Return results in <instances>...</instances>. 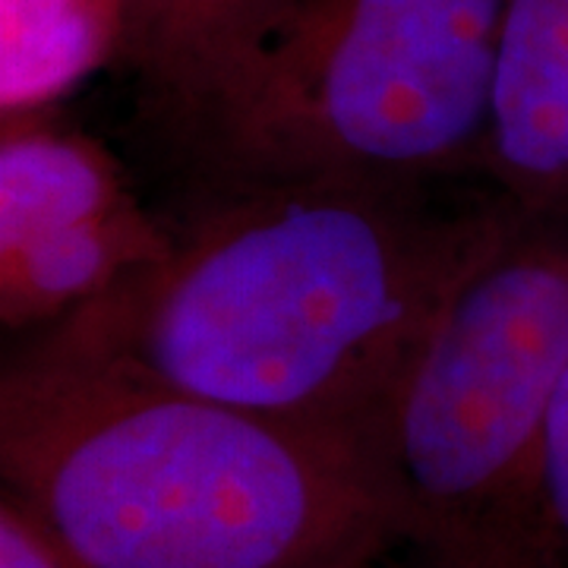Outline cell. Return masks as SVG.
I'll list each match as a JSON object with an SVG mask.
<instances>
[{
	"instance_id": "9c48e42d",
	"label": "cell",
	"mask_w": 568,
	"mask_h": 568,
	"mask_svg": "<svg viewBox=\"0 0 568 568\" xmlns=\"http://www.w3.org/2000/svg\"><path fill=\"white\" fill-rule=\"evenodd\" d=\"M123 29L114 0H0L3 118L58 99L123 41Z\"/></svg>"
},
{
	"instance_id": "277c9868",
	"label": "cell",
	"mask_w": 568,
	"mask_h": 568,
	"mask_svg": "<svg viewBox=\"0 0 568 568\" xmlns=\"http://www.w3.org/2000/svg\"><path fill=\"white\" fill-rule=\"evenodd\" d=\"M566 366L568 253L521 231L452 301L388 417L402 568H568L544 489Z\"/></svg>"
},
{
	"instance_id": "5b68a950",
	"label": "cell",
	"mask_w": 568,
	"mask_h": 568,
	"mask_svg": "<svg viewBox=\"0 0 568 568\" xmlns=\"http://www.w3.org/2000/svg\"><path fill=\"white\" fill-rule=\"evenodd\" d=\"M487 164L534 215L568 200V0H506Z\"/></svg>"
},
{
	"instance_id": "30bf717a",
	"label": "cell",
	"mask_w": 568,
	"mask_h": 568,
	"mask_svg": "<svg viewBox=\"0 0 568 568\" xmlns=\"http://www.w3.org/2000/svg\"><path fill=\"white\" fill-rule=\"evenodd\" d=\"M0 568H80L26 508L0 496Z\"/></svg>"
},
{
	"instance_id": "8992f818",
	"label": "cell",
	"mask_w": 568,
	"mask_h": 568,
	"mask_svg": "<svg viewBox=\"0 0 568 568\" xmlns=\"http://www.w3.org/2000/svg\"><path fill=\"white\" fill-rule=\"evenodd\" d=\"M291 0H130L123 44L174 118L256 58Z\"/></svg>"
},
{
	"instance_id": "3957f363",
	"label": "cell",
	"mask_w": 568,
	"mask_h": 568,
	"mask_svg": "<svg viewBox=\"0 0 568 568\" xmlns=\"http://www.w3.org/2000/svg\"><path fill=\"white\" fill-rule=\"evenodd\" d=\"M506 0H291L178 118L222 183L443 181L487 162Z\"/></svg>"
},
{
	"instance_id": "52a82bcc",
	"label": "cell",
	"mask_w": 568,
	"mask_h": 568,
	"mask_svg": "<svg viewBox=\"0 0 568 568\" xmlns=\"http://www.w3.org/2000/svg\"><path fill=\"white\" fill-rule=\"evenodd\" d=\"M136 203L99 142L7 114L0 142V250Z\"/></svg>"
},
{
	"instance_id": "7a4b0ae2",
	"label": "cell",
	"mask_w": 568,
	"mask_h": 568,
	"mask_svg": "<svg viewBox=\"0 0 568 568\" xmlns=\"http://www.w3.org/2000/svg\"><path fill=\"white\" fill-rule=\"evenodd\" d=\"M0 474L80 568H316L402 525L379 448L39 351L0 379Z\"/></svg>"
},
{
	"instance_id": "4fadbf2b",
	"label": "cell",
	"mask_w": 568,
	"mask_h": 568,
	"mask_svg": "<svg viewBox=\"0 0 568 568\" xmlns=\"http://www.w3.org/2000/svg\"><path fill=\"white\" fill-rule=\"evenodd\" d=\"M118 7H123V13H130V0H114Z\"/></svg>"
},
{
	"instance_id": "ba28073f",
	"label": "cell",
	"mask_w": 568,
	"mask_h": 568,
	"mask_svg": "<svg viewBox=\"0 0 568 568\" xmlns=\"http://www.w3.org/2000/svg\"><path fill=\"white\" fill-rule=\"evenodd\" d=\"M168 234L140 205L95 222L73 224L29 244L0 250V313L7 325H26L73 313L121 275L171 250Z\"/></svg>"
},
{
	"instance_id": "7c38bea8",
	"label": "cell",
	"mask_w": 568,
	"mask_h": 568,
	"mask_svg": "<svg viewBox=\"0 0 568 568\" xmlns=\"http://www.w3.org/2000/svg\"><path fill=\"white\" fill-rule=\"evenodd\" d=\"M388 549L383 547H364V549H354V552H345V556H338V559H332V562H325V566L316 568H376L379 559H386Z\"/></svg>"
},
{
	"instance_id": "6da1fadb",
	"label": "cell",
	"mask_w": 568,
	"mask_h": 568,
	"mask_svg": "<svg viewBox=\"0 0 568 568\" xmlns=\"http://www.w3.org/2000/svg\"><path fill=\"white\" fill-rule=\"evenodd\" d=\"M429 181L222 183V196L39 354L361 439L388 417L467 282L521 212L443 200Z\"/></svg>"
},
{
	"instance_id": "8fae6325",
	"label": "cell",
	"mask_w": 568,
	"mask_h": 568,
	"mask_svg": "<svg viewBox=\"0 0 568 568\" xmlns=\"http://www.w3.org/2000/svg\"><path fill=\"white\" fill-rule=\"evenodd\" d=\"M544 489L552 528L568 552V366L552 395L544 429Z\"/></svg>"
}]
</instances>
